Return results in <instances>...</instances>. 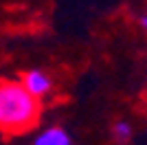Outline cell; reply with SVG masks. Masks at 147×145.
Wrapping results in <instances>:
<instances>
[{
	"label": "cell",
	"instance_id": "3957f363",
	"mask_svg": "<svg viewBox=\"0 0 147 145\" xmlns=\"http://www.w3.org/2000/svg\"><path fill=\"white\" fill-rule=\"evenodd\" d=\"M33 145H73V141H70V136H68V132L64 127L53 125L37 134Z\"/></svg>",
	"mask_w": 147,
	"mask_h": 145
},
{
	"label": "cell",
	"instance_id": "6da1fadb",
	"mask_svg": "<svg viewBox=\"0 0 147 145\" xmlns=\"http://www.w3.org/2000/svg\"><path fill=\"white\" fill-rule=\"evenodd\" d=\"M40 117L42 103L22 86V81H0V132L7 136L26 134L40 123Z\"/></svg>",
	"mask_w": 147,
	"mask_h": 145
},
{
	"label": "cell",
	"instance_id": "277c9868",
	"mask_svg": "<svg viewBox=\"0 0 147 145\" xmlns=\"http://www.w3.org/2000/svg\"><path fill=\"white\" fill-rule=\"evenodd\" d=\"M112 136L119 143H127L129 136H132V125H129L127 121H117L114 127H112Z\"/></svg>",
	"mask_w": 147,
	"mask_h": 145
},
{
	"label": "cell",
	"instance_id": "5b68a950",
	"mask_svg": "<svg viewBox=\"0 0 147 145\" xmlns=\"http://www.w3.org/2000/svg\"><path fill=\"white\" fill-rule=\"evenodd\" d=\"M145 101H147V92H145Z\"/></svg>",
	"mask_w": 147,
	"mask_h": 145
},
{
	"label": "cell",
	"instance_id": "7a4b0ae2",
	"mask_svg": "<svg viewBox=\"0 0 147 145\" xmlns=\"http://www.w3.org/2000/svg\"><path fill=\"white\" fill-rule=\"evenodd\" d=\"M22 86H24L33 97L42 99V97H46L51 90H53V79H51L44 70L33 68V70H26L24 75H22Z\"/></svg>",
	"mask_w": 147,
	"mask_h": 145
}]
</instances>
